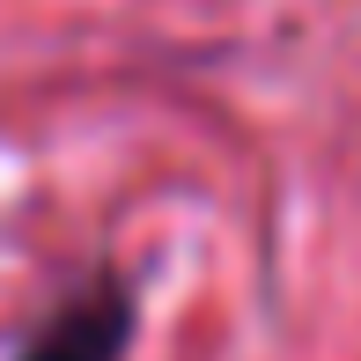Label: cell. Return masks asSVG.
Instances as JSON below:
<instances>
[{"label":"cell","mask_w":361,"mask_h":361,"mask_svg":"<svg viewBox=\"0 0 361 361\" xmlns=\"http://www.w3.org/2000/svg\"><path fill=\"white\" fill-rule=\"evenodd\" d=\"M118 324L126 317L111 302H89V310H74V317L59 324L30 361H111V354H118Z\"/></svg>","instance_id":"6da1fadb"}]
</instances>
